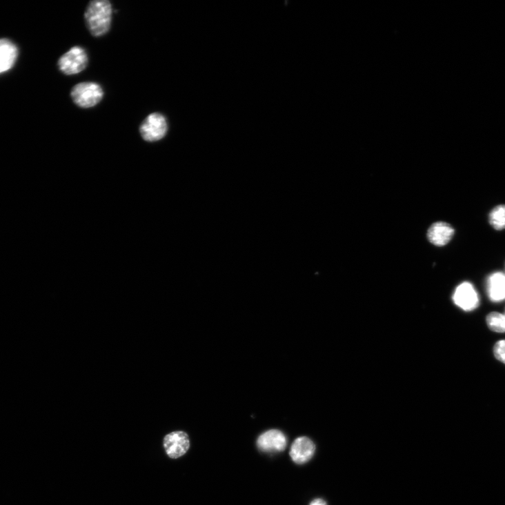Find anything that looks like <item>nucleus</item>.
<instances>
[{
  "instance_id": "14",
  "label": "nucleus",
  "mask_w": 505,
  "mask_h": 505,
  "mask_svg": "<svg viewBox=\"0 0 505 505\" xmlns=\"http://www.w3.org/2000/svg\"><path fill=\"white\" fill-rule=\"evenodd\" d=\"M495 358L505 364V340L497 341L493 348Z\"/></svg>"
},
{
  "instance_id": "8",
  "label": "nucleus",
  "mask_w": 505,
  "mask_h": 505,
  "mask_svg": "<svg viewBox=\"0 0 505 505\" xmlns=\"http://www.w3.org/2000/svg\"><path fill=\"white\" fill-rule=\"evenodd\" d=\"M259 448L268 453L281 452L287 446L285 435L278 430H271L262 434L258 439Z\"/></svg>"
},
{
  "instance_id": "12",
  "label": "nucleus",
  "mask_w": 505,
  "mask_h": 505,
  "mask_svg": "<svg viewBox=\"0 0 505 505\" xmlns=\"http://www.w3.org/2000/svg\"><path fill=\"white\" fill-rule=\"evenodd\" d=\"M488 222L497 231L505 229V204H499L493 208L488 215Z\"/></svg>"
},
{
  "instance_id": "5",
  "label": "nucleus",
  "mask_w": 505,
  "mask_h": 505,
  "mask_svg": "<svg viewBox=\"0 0 505 505\" xmlns=\"http://www.w3.org/2000/svg\"><path fill=\"white\" fill-rule=\"evenodd\" d=\"M453 299L457 306L467 312L475 310L479 305L478 294L469 282H463L457 287Z\"/></svg>"
},
{
  "instance_id": "9",
  "label": "nucleus",
  "mask_w": 505,
  "mask_h": 505,
  "mask_svg": "<svg viewBox=\"0 0 505 505\" xmlns=\"http://www.w3.org/2000/svg\"><path fill=\"white\" fill-rule=\"evenodd\" d=\"M455 234L454 228L445 222L434 224L428 230L430 241L435 246H443L448 244Z\"/></svg>"
},
{
  "instance_id": "13",
  "label": "nucleus",
  "mask_w": 505,
  "mask_h": 505,
  "mask_svg": "<svg viewBox=\"0 0 505 505\" xmlns=\"http://www.w3.org/2000/svg\"><path fill=\"white\" fill-rule=\"evenodd\" d=\"M486 323L488 328L494 332H505V314L491 313L486 317Z\"/></svg>"
},
{
  "instance_id": "1",
  "label": "nucleus",
  "mask_w": 505,
  "mask_h": 505,
  "mask_svg": "<svg viewBox=\"0 0 505 505\" xmlns=\"http://www.w3.org/2000/svg\"><path fill=\"white\" fill-rule=\"evenodd\" d=\"M88 30L92 36L106 34L111 28L112 7L108 0H94L89 3L84 14Z\"/></svg>"
},
{
  "instance_id": "7",
  "label": "nucleus",
  "mask_w": 505,
  "mask_h": 505,
  "mask_svg": "<svg viewBox=\"0 0 505 505\" xmlns=\"http://www.w3.org/2000/svg\"><path fill=\"white\" fill-rule=\"evenodd\" d=\"M315 452V445L308 437L297 438L292 444L290 450V456L297 464L303 465L309 462Z\"/></svg>"
},
{
  "instance_id": "6",
  "label": "nucleus",
  "mask_w": 505,
  "mask_h": 505,
  "mask_svg": "<svg viewBox=\"0 0 505 505\" xmlns=\"http://www.w3.org/2000/svg\"><path fill=\"white\" fill-rule=\"evenodd\" d=\"M164 447L168 457L177 459L185 455L190 448L188 435L182 431L167 435L164 439Z\"/></svg>"
},
{
  "instance_id": "3",
  "label": "nucleus",
  "mask_w": 505,
  "mask_h": 505,
  "mask_svg": "<svg viewBox=\"0 0 505 505\" xmlns=\"http://www.w3.org/2000/svg\"><path fill=\"white\" fill-rule=\"evenodd\" d=\"M88 63L89 58L86 50L75 46L59 59L58 66L62 73L70 76L77 75L86 70Z\"/></svg>"
},
{
  "instance_id": "4",
  "label": "nucleus",
  "mask_w": 505,
  "mask_h": 505,
  "mask_svg": "<svg viewBox=\"0 0 505 505\" xmlns=\"http://www.w3.org/2000/svg\"><path fill=\"white\" fill-rule=\"evenodd\" d=\"M168 123L161 113L150 114L141 123L139 132L143 139L147 142H157L163 139L168 132Z\"/></svg>"
},
{
  "instance_id": "10",
  "label": "nucleus",
  "mask_w": 505,
  "mask_h": 505,
  "mask_svg": "<svg viewBox=\"0 0 505 505\" xmlns=\"http://www.w3.org/2000/svg\"><path fill=\"white\" fill-rule=\"evenodd\" d=\"M18 56L17 48L8 39H0V74L10 70Z\"/></svg>"
},
{
  "instance_id": "11",
  "label": "nucleus",
  "mask_w": 505,
  "mask_h": 505,
  "mask_svg": "<svg viewBox=\"0 0 505 505\" xmlns=\"http://www.w3.org/2000/svg\"><path fill=\"white\" fill-rule=\"evenodd\" d=\"M488 293L491 301L501 302L505 300V275L495 273L488 279Z\"/></svg>"
},
{
  "instance_id": "15",
  "label": "nucleus",
  "mask_w": 505,
  "mask_h": 505,
  "mask_svg": "<svg viewBox=\"0 0 505 505\" xmlns=\"http://www.w3.org/2000/svg\"><path fill=\"white\" fill-rule=\"evenodd\" d=\"M310 505H327L326 502L322 499H316L313 500Z\"/></svg>"
},
{
  "instance_id": "2",
  "label": "nucleus",
  "mask_w": 505,
  "mask_h": 505,
  "mask_svg": "<svg viewBox=\"0 0 505 505\" xmlns=\"http://www.w3.org/2000/svg\"><path fill=\"white\" fill-rule=\"evenodd\" d=\"M73 103L81 108H91L97 106L103 99L104 92L99 83L92 81L81 82L71 90Z\"/></svg>"
}]
</instances>
